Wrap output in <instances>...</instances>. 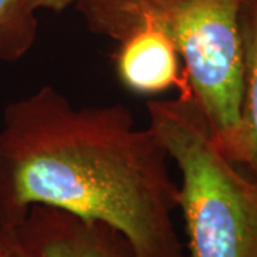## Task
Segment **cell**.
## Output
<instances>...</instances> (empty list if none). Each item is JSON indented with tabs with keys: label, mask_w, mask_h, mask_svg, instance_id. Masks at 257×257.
Wrapping results in <instances>:
<instances>
[{
	"label": "cell",
	"mask_w": 257,
	"mask_h": 257,
	"mask_svg": "<svg viewBox=\"0 0 257 257\" xmlns=\"http://www.w3.org/2000/svg\"><path fill=\"white\" fill-rule=\"evenodd\" d=\"M169 162L126 106L77 107L45 84L3 111L0 227L15 229L33 206H49L110 224L139 257H186Z\"/></svg>",
	"instance_id": "cell-1"
},
{
	"label": "cell",
	"mask_w": 257,
	"mask_h": 257,
	"mask_svg": "<svg viewBox=\"0 0 257 257\" xmlns=\"http://www.w3.org/2000/svg\"><path fill=\"white\" fill-rule=\"evenodd\" d=\"M114 56L120 82L139 94H159L172 87L190 90L180 56L167 37L155 28L132 30L120 39Z\"/></svg>",
	"instance_id": "cell-5"
},
{
	"label": "cell",
	"mask_w": 257,
	"mask_h": 257,
	"mask_svg": "<svg viewBox=\"0 0 257 257\" xmlns=\"http://www.w3.org/2000/svg\"><path fill=\"white\" fill-rule=\"evenodd\" d=\"M0 257H29L13 229L0 227Z\"/></svg>",
	"instance_id": "cell-8"
},
{
	"label": "cell",
	"mask_w": 257,
	"mask_h": 257,
	"mask_svg": "<svg viewBox=\"0 0 257 257\" xmlns=\"http://www.w3.org/2000/svg\"><path fill=\"white\" fill-rule=\"evenodd\" d=\"M15 233L29 257H139L113 226L49 206H33Z\"/></svg>",
	"instance_id": "cell-4"
},
{
	"label": "cell",
	"mask_w": 257,
	"mask_h": 257,
	"mask_svg": "<svg viewBox=\"0 0 257 257\" xmlns=\"http://www.w3.org/2000/svg\"><path fill=\"white\" fill-rule=\"evenodd\" d=\"M76 0H29L30 8L33 10H50V12H62L70 5H74Z\"/></svg>",
	"instance_id": "cell-9"
},
{
	"label": "cell",
	"mask_w": 257,
	"mask_h": 257,
	"mask_svg": "<svg viewBox=\"0 0 257 257\" xmlns=\"http://www.w3.org/2000/svg\"><path fill=\"white\" fill-rule=\"evenodd\" d=\"M149 127L179 170L190 257H257V180L223 155L193 97L147 103Z\"/></svg>",
	"instance_id": "cell-3"
},
{
	"label": "cell",
	"mask_w": 257,
	"mask_h": 257,
	"mask_svg": "<svg viewBox=\"0 0 257 257\" xmlns=\"http://www.w3.org/2000/svg\"><path fill=\"white\" fill-rule=\"evenodd\" d=\"M36 13L29 0H0V63L16 62L35 45Z\"/></svg>",
	"instance_id": "cell-7"
},
{
	"label": "cell",
	"mask_w": 257,
	"mask_h": 257,
	"mask_svg": "<svg viewBox=\"0 0 257 257\" xmlns=\"http://www.w3.org/2000/svg\"><path fill=\"white\" fill-rule=\"evenodd\" d=\"M244 50L243 121L247 132L248 162L246 167L257 180V0H244L240 13Z\"/></svg>",
	"instance_id": "cell-6"
},
{
	"label": "cell",
	"mask_w": 257,
	"mask_h": 257,
	"mask_svg": "<svg viewBox=\"0 0 257 257\" xmlns=\"http://www.w3.org/2000/svg\"><path fill=\"white\" fill-rule=\"evenodd\" d=\"M244 0H76L87 29L119 42L132 30H160L177 50L193 97L223 155L248 162L243 121Z\"/></svg>",
	"instance_id": "cell-2"
}]
</instances>
